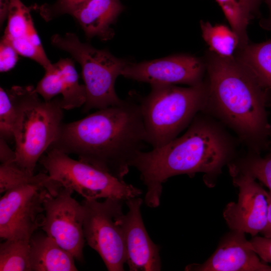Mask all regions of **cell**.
I'll list each match as a JSON object with an SVG mask.
<instances>
[{
    "label": "cell",
    "mask_w": 271,
    "mask_h": 271,
    "mask_svg": "<svg viewBox=\"0 0 271 271\" xmlns=\"http://www.w3.org/2000/svg\"><path fill=\"white\" fill-rule=\"evenodd\" d=\"M134 97L61 124L50 148L76 155L79 160L123 180L132 161L148 144L141 98Z\"/></svg>",
    "instance_id": "6da1fadb"
},
{
    "label": "cell",
    "mask_w": 271,
    "mask_h": 271,
    "mask_svg": "<svg viewBox=\"0 0 271 271\" xmlns=\"http://www.w3.org/2000/svg\"><path fill=\"white\" fill-rule=\"evenodd\" d=\"M235 146L231 137L215 120L199 112L185 133L149 152H140L132 162L146 186V205L159 206L162 184L169 178L197 173L215 176L232 158Z\"/></svg>",
    "instance_id": "7a4b0ae2"
},
{
    "label": "cell",
    "mask_w": 271,
    "mask_h": 271,
    "mask_svg": "<svg viewBox=\"0 0 271 271\" xmlns=\"http://www.w3.org/2000/svg\"><path fill=\"white\" fill-rule=\"evenodd\" d=\"M209 54L205 63L208 94L203 111L211 112L252 153L259 154L271 139L266 109L268 89L238 58Z\"/></svg>",
    "instance_id": "3957f363"
},
{
    "label": "cell",
    "mask_w": 271,
    "mask_h": 271,
    "mask_svg": "<svg viewBox=\"0 0 271 271\" xmlns=\"http://www.w3.org/2000/svg\"><path fill=\"white\" fill-rule=\"evenodd\" d=\"M32 86L8 90L17 106L14 127L16 163L31 175L36 164L55 140L62 124L61 99L41 100Z\"/></svg>",
    "instance_id": "277c9868"
},
{
    "label": "cell",
    "mask_w": 271,
    "mask_h": 271,
    "mask_svg": "<svg viewBox=\"0 0 271 271\" xmlns=\"http://www.w3.org/2000/svg\"><path fill=\"white\" fill-rule=\"evenodd\" d=\"M150 93L141 98L148 144L160 147L177 138L206 105L207 82L189 87L171 84L152 85Z\"/></svg>",
    "instance_id": "5b68a950"
},
{
    "label": "cell",
    "mask_w": 271,
    "mask_h": 271,
    "mask_svg": "<svg viewBox=\"0 0 271 271\" xmlns=\"http://www.w3.org/2000/svg\"><path fill=\"white\" fill-rule=\"evenodd\" d=\"M51 42L54 46L69 53L81 67L86 91L83 111L105 108L122 101L115 92L114 85L116 78L130 62L83 43L72 33L64 36L55 34Z\"/></svg>",
    "instance_id": "8992f818"
},
{
    "label": "cell",
    "mask_w": 271,
    "mask_h": 271,
    "mask_svg": "<svg viewBox=\"0 0 271 271\" xmlns=\"http://www.w3.org/2000/svg\"><path fill=\"white\" fill-rule=\"evenodd\" d=\"M39 162L51 179L85 199L112 198L125 202L142 193L124 180L87 163L74 160L56 149H50Z\"/></svg>",
    "instance_id": "52a82bcc"
},
{
    "label": "cell",
    "mask_w": 271,
    "mask_h": 271,
    "mask_svg": "<svg viewBox=\"0 0 271 271\" xmlns=\"http://www.w3.org/2000/svg\"><path fill=\"white\" fill-rule=\"evenodd\" d=\"M62 186L47 174L40 181L4 193L0 199L1 237L30 239L42 225L45 199Z\"/></svg>",
    "instance_id": "ba28073f"
},
{
    "label": "cell",
    "mask_w": 271,
    "mask_h": 271,
    "mask_svg": "<svg viewBox=\"0 0 271 271\" xmlns=\"http://www.w3.org/2000/svg\"><path fill=\"white\" fill-rule=\"evenodd\" d=\"M124 201L108 198L103 202L84 199L83 232L87 244L95 250L109 271L124 270L126 254L119 218Z\"/></svg>",
    "instance_id": "9c48e42d"
},
{
    "label": "cell",
    "mask_w": 271,
    "mask_h": 271,
    "mask_svg": "<svg viewBox=\"0 0 271 271\" xmlns=\"http://www.w3.org/2000/svg\"><path fill=\"white\" fill-rule=\"evenodd\" d=\"M74 191L62 186L57 194H50L44 202V218L41 228L61 247L79 261H83L85 243L84 209L72 194Z\"/></svg>",
    "instance_id": "30bf717a"
},
{
    "label": "cell",
    "mask_w": 271,
    "mask_h": 271,
    "mask_svg": "<svg viewBox=\"0 0 271 271\" xmlns=\"http://www.w3.org/2000/svg\"><path fill=\"white\" fill-rule=\"evenodd\" d=\"M229 170L239 192L237 201L225 207L224 219L231 231L255 236L267 224L269 193L250 175L230 166Z\"/></svg>",
    "instance_id": "8fae6325"
},
{
    "label": "cell",
    "mask_w": 271,
    "mask_h": 271,
    "mask_svg": "<svg viewBox=\"0 0 271 271\" xmlns=\"http://www.w3.org/2000/svg\"><path fill=\"white\" fill-rule=\"evenodd\" d=\"M206 65L200 58L176 55L138 63L130 62L121 75L152 85L184 84L189 86L202 82Z\"/></svg>",
    "instance_id": "7c38bea8"
},
{
    "label": "cell",
    "mask_w": 271,
    "mask_h": 271,
    "mask_svg": "<svg viewBox=\"0 0 271 271\" xmlns=\"http://www.w3.org/2000/svg\"><path fill=\"white\" fill-rule=\"evenodd\" d=\"M125 202L128 211L120 215L119 221L123 234L126 263L129 270H160L159 247L150 238L142 217V199L137 197Z\"/></svg>",
    "instance_id": "4fadbf2b"
},
{
    "label": "cell",
    "mask_w": 271,
    "mask_h": 271,
    "mask_svg": "<svg viewBox=\"0 0 271 271\" xmlns=\"http://www.w3.org/2000/svg\"><path fill=\"white\" fill-rule=\"evenodd\" d=\"M185 270L271 271V265L259 257L244 233L231 230L207 260L201 264H189Z\"/></svg>",
    "instance_id": "5bb4252c"
},
{
    "label": "cell",
    "mask_w": 271,
    "mask_h": 271,
    "mask_svg": "<svg viewBox=\"0 0 271 271\" xmlns=\"http://www.w3.org/2000/svg\"><path fill=\"white\" fill-rule=\"evenodd\" d=\"M123 10L119 0H89L71 16L88 38L97 37L107 40L113 35L110 26Z\"/></svg>",
    "instance_id": "9a60e30c"
},
{
    "label": "cell",
    "mask_w": 271,
    "mask_h": 271,
    "mask_svg": "<svg viewBox=\"0 0 271 271\" xmlns=\"http://www.w3.org/2000/svg\"><path fill=\"white\" fill-rule=\"evenodd\" d=\"M31 271H76L75 258L45 233L30 240Z\"/></svg>",
    "instance_id": "2e32d148"
},
{
    "label": "cell",
    "mask_w": 271,
    "mask_h": 271,
    "mask_svg": "<svg viewBox=\"0 0 271 271\" xmlns=\"http://www.w3.org/2000/svg\"><path fill=\"white\" fill-rule=\"evenodd\" d=\"M237 58L264 87L271 89V40L246 45Z\"/></svg>",
    "instance_id": "e0dca14e"
},
{
    "label": "cell",
    "mask_w": 271,
    "mask_h": 271,
    "mask_svg": "<svg viewBox=\"0 0 271 271\" xmlns=\"http://www.w3.org/2000/svg\"><path fill=\"white\" fill-rule=\"evenodd\" d=\"M58 70L63 82L61 104L63 109H71L84 105L86 99L84 85L80 84L79 77L72 60L61 59L54 64Z\"/></svg>",
    "instance_id": "ac0fdd59"
},
{
    "label": "cell",
    "mask_w": 271,
    "mask_h": 271,
    "mask_svg": "<svg viewBox=\"0 0 271 271\" xmlns=\"http://www.w3.org/2000/svg\"><path fill=\"white\" fill-rule=\"evenodd\" d=\"M202 37L211 51L224 57H230L239 46V39L235 32L227 26L200 22Z\"/></svg>",
    "instance_id": "d6986e66"
},
{
    "label": "cell",
    "mask_w": 271,
    "mask_h": 271,
    "mask_svg": "<svg viewBox=\"0 0 271 271\" xmlns=\"http://www.w3.org/2000/svg\"><path fill=\"white\" fill-rule=\"evenodd\" d=\"M30 240L7 239L1 244V271H31Z\"/></svg>",
    "instance_id": "ffe728a7"
},
{
    "label": "cell",
    "mask_w": 271,
    "mask_h": 271,
    "mask_svg": "<svg viewBox=\"0 0 271 271\" xmlns=\"http://www.w3.org/2000/svg\"><path fill=\"white\" fill-rule=\"evenodd\" d=\"M221 7L232 30L239 39V48L247 45L246 28L251 14L256 10L252 0H216Z\"/></svg>",
    "instance_id": "44dd1931"
},
{
    "label": "cell",
    "mask_w": 271,
    "mask_h": 271,
    "mask_svg": "<svg viewBox=\"0 0 271 271\" xmlns=\"http://www.w3.org/2000/svg\"><path fill=\"white\" fill-rule=\"evenodd\" d=\"M7 19L3 37L10 41L26 36L30 29L34 25L30 9L21 0H11Z\"/></svg>",
    "instance_id": "7402d4cb"
},
{
    "label": "cell",
    "mask_w": 271,
    "mask_h": 271,
    "mask_svg": "<svg viewBox=\"0 0 271 271\" xmlns=\"http://www.w3.org/2000/svg\"><path fill=\"white\" fill-rule=\"evenodd\" d=\"M229 166L258 180L269 189L271 194V154L261 157L259 154L252 153L237 164H231Z\"/></svg>",
    "instance_id": "603a6c76"
},
{
    "label": "cell",
    "mask_w": 271,
    "mask_h": 271,
    "mask_svg": "<svg viewBox=\"0 0 271 271\" xmlns=\"http://www.w3.org/2000/svg\"><path fill=\"white\" fill-rule=\"evenodd\" d=\"M47 176L44 173L29 174L15 162L1 164L0 192L4 194L22 185L40 181Z\"/></svg>",
    "instance_id": "cb8c5ba5"
},
{
    "label": "cell",
    "mask_w": 271,
    "mask_h": 271,
    "mask_svg": "<svg viewBox=\"0 0 271 271\" xmlns=\"http://www.w3.org/2000/svg\"><path fill=\"white\" fill-rule=\"evenodd\" d=\"M17 106L8 90L0 88V136L7 142L14 140Z\"/></svg>",
    "instance_id": "d4e9b609"
},
{
    "label": "cell",
    "mask_w": 271,
    "mask_h": 271,
    "mask_svg": "<svg viewBox=\"0 0 271 271\" xmlns=\"http://www.w3.org/2000/svg\"><path fill=\"white\" fill-rule=\"evenodd\" d=\"M43 77L38 83L34 90L40 95L45 101H49L63 91V82L61 76L53 64L50 68L45 70Z\"/></svg>",
    "instance_id": "484cf974"
},
{
    "label": "cell",
    "mask_w": 271,
    "mask_h": 271,
    "mask_svg": "<svg viewBox=\"0 0 271 271\" xmlns=\"http://www.w3.org/2000/svg\"><path fill=\"white\" fill-rule=\"evenodd\" d=\"M10 41L19 55L35 61L45 70L52 66L53 64L48 59L44 49L36 46L27 36Z\"/></svg>",
    "instance_id": "4316f807"
},
{
    "label": "cell",
    "mask_w": 271,
    "mask_h": 271,
    "mask_svg": "<svg viewBox=\"0 0 271 271\" xmlns=\"http://www.w3.org/2000/svg\"><path fill=\"white\" fill-rule=\"evenodd\" d=\"M89 0H57L51 6H43L40 14L47 21L63 14L72 15Z\"/></svg>",
    "instance_id": "83f0119b"
},
{
    "label": "cell",
    "mask_w": 271,
    "mask_h": 271,
    "mask_svg": "<svg viewBox=\"0 0 271 271\" xmlns=\"http://www.w3.org/2000/svg\"><path fill=\"white\" fill-rule=\"evenodd\" d=\"M19 55L11 42L3 36L0 44L1 72H6L13 69L18 61Z\"/></svg>",
    "instance_id": "f1b7e54d"
},
{
    "label": "cell",
    "mask_w": 271,
    "mask_h": 271,
    "mask_svg": "<svg viewBox=\"0 0 271 271\" xmlns=\"http://www.w3.org/2000/svg\"><path fill=\"white\" fill-rule=\"evenodd\" d=\"M250 241L259 257L263 261L271 263V238L256 235Z\"/></svg>",
    "instance_id": "f546056e"
},
{
    "label": "cell",
    "mask_w": 271,
    "mask_h": 271,
    "mask_svg": "<svg viewBox=\"0 0 271 271\" xmlns=\"http://www.w3.org/2000/svg\"><path fill=\"white\" fill-rule=\"evenodd\" d=\"M16 153L8 146L7 141L3 138L0 140V161L1 164L15 162Z\"/></svg>",
    "instance_id": "4dcf8cb0"
},
{
    "label": "cell",
    "mask_w": 271,
    "mask_h": 271,
    "mask_svg": "<svg viewBox=\"0 0 271 271\" xmlns=\"http://www.w3.org/2000/svg\"><path fill=\"white\" fill-rule=\"evenodd\" d=\"M11 0H0V23L2 26L8 18Z\"/></svg>",
    "instance_id": "1f68e13d"
},
{
    "label": "cell",
    "mask_w": 271,
    "mask_h": 271,
    "mask_svg": "<svg viewBox=\"0 0 271 271\" xmlns=\"http://www.w3.org/2000/svg\"><path fill=\"white\" fill-rule=\"evenodd\" d=\"M260 233L264 237L271 238V194L270 193L267 224Z\"/></svg>",
    "instance_id": "d6a6232c"
},
{
    "label": "cell",
    "mask_w": 271,
    "mask_h": 271,
    "mask_svg": "<svg viewBox=\"0 0 271 271\" xmlns=\"http://www.w3.org/2000/svg\"><path fill=\"white\" fill-rule=\"evenodd\" d=\"M265 2L268 6L270 12L269 17L266 22V25H265V26H267L269 27H271V0H265Z\"/></svg>",
    "instance_id": "836d02e7"
},
{
    "label": "cell",
    "mask_w": 271,
    "mask_h": 271,
    "mask_svg": "<svg viewBox=\"0 0 271 271\" xmlns=\"http://www.w3.org/2000/svg\"><path fill=\"white\" fill-rule=\"evenodd\" d=\"M253 4L255 7V8L257 9V7L259 6V5L260 4V2L261 0H252Z\"/></svg>",
    "instance_id": "e575fe53"
}]
</instances>
